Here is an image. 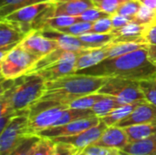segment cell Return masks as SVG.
<instances>
[{"instance_id": "cell-22", "label": "cell", "mask_w": 156, "mask_h": 155, "mask_svg": "<svg viewBox=\"0 0 156 155\" xmlns=\"http://www.w3.org/2000/svg\"><path fill=\"white\" fill-rule=\"evenodd\" d=\"M142 102L144 101H138V102H133V103H128V104H124L117 109H115L114 111H112V112H110L109 114L100 118L101 121H102L108 127L110 126H115L117 125L121 121H122L123 119H125L127 116H129L133 110Z\"/></svg>"}, {"instance_id": "cell-13", "label": "cell", "mask_w": 156, "mask_h": 155, "mask_svg": "<svg viewBox=\"0 0 156 155\" xmlns=\"http://www.w3.org/2000/svg\"><path fill=\"white\" fill-rule=\"evenodd\" d=\"M155 121L156 106L148 101H144L140 103L129 116L121 121L116 126L125 128L135 124L147 123Z\"/></svg>"}, {"instance_id": "cell-40", "label": "cell", "mask_w": 156, "mask_h": 155, "mask_svg": "<svg viewBox=\"0 0 156 155\" xmlns=\"http://www.w3.org/2000/svg\"><path fill=\"white\" fill-rule=\"evenodd\" d=\"M112 16V25H113V29L116 28H120L125 25H127L128 23L133 21L134 17L133 16H122L120 14H113L111 16Z\"/></svg>"}, {"instance_id": "cell-1", "label": "cell", "mask_w": 156, "mask_h": 155, "mask_svg": "<svg viewBox=\"0 0 156 155\" xmlns=\"http://www.w3.org/2000/svg\"><path fill=\"white\" fill-rule=\"evenodd\" d=\"M75 73L141 81L155 78L156 66L148 58L147 48H141L119 57L106 58L97 65Z\"/></svg>"}, {"instance_id": "cell-2", "label": "cell", "mask_w": 156, "mask_h": 155, "mask_svg": "<svg viewBox=\"0 0 156 155\" xmlns=\"http://www.w3.org/2000/svg\"><path fill=\"white\" fill-rule=\"evenodd\" d=\"M45 79L37 73L24 74L16 79L2 78L0 115L29 109L45 92Z\"/></svg>"}, {"instance_id": "cell-41", "label": "cell", "mask_w": 156, "mask_h": 155, "mask_svg": "<svg viewBox=\"0 0 156 155\" xmlns=\"http://www.w3.org/2000/svg\"><path fill=\"white\" fill-rule=\"evenodd\" d=\"M144 38L148 45H156V23L147 26L144 33Z\"/></svg>"}, {"instance_id": "cell-33", "label": "cell", "mask_w": 156, "mask_h": 155, "mask_svg": "<svg viewBox=\"0 0 156 155\" xmlns=\"http://www.w3.org/2000/svg\"><path fill=\"white\" fill-rule=\"evenodd\" d=\"M121 150L114 148H107L98 145H89L81 150H79L77 155H117Z\"/></svg>"}, {"instance_id": "cell-12", "label": "cell", "mask_w": 156, "mask_h": 155, "mask_svg": "<svg viewBox=\"0 0 156 155\" xmlns=\"http://www.w3.org/2000/svg\"><path fill=\"white\" fill-rule=\"evenodd\" d=\"M21 46L38 58L59 48L56 41L44 37L39 30L31 31L21 42Z\"/></svg>"}, {"instance_id": "cell-25", "label": "cell", "mask_w": 156, "mask_h": 155, "mask_svg": "<svg viewBox=\"0 0 156 155\" xmlns=\"http://www.w3.org/2000/svg\"><path fill=\"white\" fill-rule=\"evenodd\" d=\"M81 41H83L90 48H96L103 47L113 41L115 35L113 33L100 34V33H86L79 36Z\"/></svg>"}, {"instance_id": "cell-30", "label": "cell", "mask_w": 156, "mask_h": 155, "mask_svg": "<svg viewBox=\"0 0 156 155\" xmlns=\"http://www.w3.org/2000/svg\"><path fill=\"white\" fill-rule=\"evenodd\" d=\"M40 140L38 135H30L26 137L8 155H29L36 143Z\"/></svg>"}, {"instance_id": "cell-23", "label": "cell", "mask_w": 156, "mask_h": 155, "mask_svg": "<svg viewBox=\"0 0 156 155\" xmlns=\"http://www.w3.org/2000/svg\"><path fill=\"white\" fill-rule=\"evenodd\" d=\"M148 43L146 41H133V42H122L113 43L112 42L109 48V58L119 57L141 48H147Z\"/></svg>"}, {"instance_id": "cell-8", "label": "cell", "mask_w": 156, "mask_h": 155, "mask_svg": "<svg viewBox=\"0 0 156 155\" xmlns=\"http://www.w3.org/2000/svg\"><path fill=\"white\" fill-rule=\"evenodd\" d=\"M50 5L51 2L29 5L14 11L10 15L1 19H5L18 25L27 34H29L31 31H33V25L35 22L41 16V14L49 7Z\"/></svg>"}, {"instance_id": "cell-32", "label": "cell", "mask_w": 156, "mask_h": 155, "mask_svg": "<svg viewBox=\"0 0 156 155\" xmlns=\"http://www.w3.org/2000/svg\"><path fill=\"white\" fill-rule=\"evenodd\" d=\"M139 84L146 100L156 106V77L141 80Z\"/></svg>"}, {"instance_id": "cell-24", "label": "cell", "mask_w": 156, "mask_h": 155, "mask_svg": "<svg viewBox=\"0 0 156 155\" xmlns=\"http://www.w3.org/2000/svg\"><path fill=\"white\" fill-rule=\"evenodd\" d=\"M122 105H124V103L122 100H120L118 98L113 97V96L105 95V97L103 99L99 100L91 108V111H93L95 116L101 118Z\"/></svg>"}, {"instance_id": "cell-34", "label": "cell", "mask_w": 156, "mask_h": 155, "mask_svg": "<svg viewBox=\"0 0 156 155\" xmlns=\"http://www.w3.org/2000/svg\"><path fill=\"white\" fill-rule=\"evenodd\" d=\"M92 26H93V23H91V22H77L71 26L60 28L58 31H60V32H63V33L69 34V35L80 36L82 34L90 33Z\"/></svg>"}, {"instance_id": "cell-17", "label": "cell", "mask_w": 156, "mask_h": 155, "mask_svg": "<svg viewBox=\"0 0 156 155\" xmlns=\"http://www.w3.org/2000/svg\"><path fill=\"white\" fill-rule=\"evenodd\" d=\"M148 26L141 25L134 21L128 23L127 25L113 29L112 33L115 35L113 43L122 42H133V41H146L144 38V33ZM147 42V41H146Z\"/></svg>"}, {"instance_id": "cell-16", "label": "cell", "mask_w": 156, "mask_h": 155, "mask_svg": "<svg viewBox=\"0 0 156 155\" xmlns=\"http://www.w3.org/2000/svg\"><path fill=\"white\" fill-rule=\"evenodd\" d=\"M127 144H129V139L125 130L116 125L107 127L99 140L94 143V145L119 150L123 149Z\"/></svg>"}, {"instance_id": "cell-26", "label": "cell", "mask_w": 156, "mask_h": 155, "mask_svg": "<svg viewBox=\"0 0 156 155\" xmlns=\"http://www.w3.org/2000/svg\"><path fill=\"white\" fill-rule=\"evenodd\" d=\"M79 21L78 16H51L48 19H46L42 25L41 29L44 28H49V29H54V30H58L60 28L71 26Z\"/></svg>"}, {"instance_id": "cell-31", "label": "cell", "mask_w": 156, "mask_h": 155, "mask_svg": "<svg viewBox=\"0 0 156 155\" xmlns=\"http://www.w3.org/2000/svg\"><path fill=\"white\" fill-rule=\"evenodd\" d=\"M56 148V143L52 139L41 138L36 143L29 155H51Z\"/></svg>"}, {"instance_id": "cell-7", "label": "cell", "mask_w": 156, "mask_h": 155, "mask_svg": "<svg viewBox=\"0 0 156 155\" xmlns=\"http://www.w3.org/2000/svg\"><path fill=\"white\" fill-rule=\"evenodd\" d=\"M28 113L29 111L16 116L1 131L0 155H8L26 137L30 136L27 133Z\"/></svg>"}, {"instance_id": "cell-4", "label": "cell", "mask_w": 156, "mask_h": 155, "mask_svg": "<svg viewBox=\"0 0 156 155\" xmlns=\"http://www.w3.org/2000/svg\"><path fill=\"white\" fill-rule=\"evenodd\" d=\"M68 108L67 105L52 100H37L29 108L28 135H37L38 132L54 126Z\"/></svg>"}, {"instance_id": "cell-14", "label": "cell", "mask_w": 156, "mask_h": 155, "mask_svg": "<svg viewBox=\"0 0 156 155\" xmlns=\"http://www.w3.org/2000/svg\"><path fill=\"white\" fill-rule=\"evenodd\" d=\"M39 32L47 38L56 41L58 44V47L64 49L72 51H81L85 49H90V48L83 41L80 40L79 36L69 35L49 28L40 29Z\"/></svg>"}, {"instance_id": "cell-36", "label": "cell", "mask_w": 156, "mask_h": 155, "mask_svg": "<svg viewBox=\"0 0 156 155\" xmlns=\"http://www.w3.org/2000/svg\"><path fill=\"white\" fill-rule=\"evenodd\" d=\"M126 1L128 0H93L95 7L111 15L117 13L122 4Z\"/></svg>"}, {"instance_id": "cell-3", "label": "cell", "mask_w": 156, "mask_h": 155, "mask_svg": "<svg viewBox=\"0 0 156 155\" xmlns=\"http://www.w3.org/2000/svg\"><path fill=\"white\" fill-rule=\"evenodd\" d=\"M109 77L74 73L63 78L46 81L45 92L38 100H52L67 105L85 95L97 93Z\"/></svg>"}, {"instance_id": "cell-21", "label": "cell", "mask_w": 156, "mask_h": 155, "mask_svg": "<svg viewBox=\"0 0 156 155\" xmlns=\"http://www.w3.org/2000/svg\"><path fill=\"white\" fill-rule=\"evenodd\" d=\"M128 135L129 143H133L149 136H152L156 133V121L147 123L135 124L129 127L123 128Z\"/></svg>"}, {"instance_id": "cell-9", "label": "cell", "mask_w": 156, "mask_h": 155, "mask_svg": "<svg viewBox=\"0 0 156 155\" xmlns=\"http://www.w3.org/2000/svg\"><path fill=\"white\" fill-rule=\"evenodd\" d=\"M101 122V119L97 116L81 119L78 121H74L63 125L53 126L48 128L40 132L37 135L41 138L48 139H55L58 137H65V136H72L76 135L85 130H88Z\"/></svg>"}, {"instance_id": "cell-11", "label": "cell", "mask_w": 156, "mask_h": 155, "mask_svg": "<svg viewBox=\"0 0 156 155\" xmlns=\"http://www.w3.org/2000/svg\"><path fill=\"white\" fill-rule=\"evenodd\" d=\"M107 125L101 121V122L88 130H85L76 135L72 136H65V137H58L53 139L55 143H66L72 144L77 149L81 150L89 145L94 144L99 138L101 136L103 132L107 129Z\"/></svg>"}, {"instance_id": "cell-29", "label": "cell", "mask_w": 156, "mask_h": 155, "mask_svg": "<svg viewBox=\"0 0 156 155\" xmlns=\"http://www.w3.org/2000/svg\"><path fill=\"white\" fill-rule=\"evenodd\" d=\"M29 0H0V19L14 11L28 5Z\"/></svg>"}, {"instance_id": "cell-38", "label": "cell", "mask_w": 156, "mask_h": 155, "mask_svg": "<svg viewBox=\"0 0 156 155\" xmlns=\"http://www.w3.org/2000/svg\"><path fill=\"white\" fill-rule=\"evenodd\" d=\"M112 30H113V25L112 21V16H108L94 22L90 33L107 34V33H112Z\"/></svg>"}, {"instance_id": "cell-43", "label": "cell", "mask_w": 156, "mask_h": 155, "mask_svg": "<svg viewBox=\"0 0 156 155\" xmlns=\"http://www.w3.org/2000/svg\"><path fill=\"white\" fill-rule=\"evenodd\" d=\"M142 4L149 6L152 9L156 10V0H139Z\"/></svg>"}, {"instance_id": "cell-35", "label": "cell", "mask_w": 156, "mask_h": 155, "mask_svg": "<svg viewBox=\"0 0 156 155\" xmlns=\"http://www.w3.org/2000/svg\"><path fill=\"white\" fill-rule=\"evenodd\" d=\"M112 15L109 13H106L97 7H91L84 11L80 16H79V21L80 22H91L94 23L101 18L111 16Z\"/></svg>"}, {"instance_id": "cell-6", "label": "cell", "mask_w": 156, "mask_h": 155, "mask_svg": "<svg viewBox=\"0 0 156 155\" xmlns=\"http://www.w3.org/2000/svg\"><path fill=\"white\" fill-rule=\"evenodd\" d=\"M98 93L116 97L124 104L147 101L140 88L139 81L127 79L109 78Z\"/></svg>"}, {"instance_id": "cell-39", "label": "cell", "mask_w": 156, "mask_h": 155, "mask_svg": "<svg viewBox=\"0 0 156 155\" xmlns=\"http://www.w3.org/2000/svg\"><path fill=\"white\" fill-rule=\"evenodd\" d=\"M79 149L69 143H56V148L51 155H77Z\"/></svg>"}, {"instance_id": "cell-20", "label": "cell", "mask_w": 156, "mask_h": 155, "mask_svg": "<svg viewBox=\"0 0 156 155\" xmlns=\"http://www.w3.org/2000/svg\"><path fill=\"white\" fill-rule=\"evenodd\" d=\"M121 151L130 155H156V133L147 138L130 143Z\"/></svg>"}, {"instance_id": "cell-27", "label": "cell", "mask_w": 156, "mask_h": 155, "mask_svg": "<svg viewBox=\"0 0 156 155\" xmlns=\"http://www.w3.org/2000/svg\"><path fill=\"white\" fill-rule=\"evenodd\" d=\"M105 95L101 93H92L85 96H81L74 100H72L69 104V108L72 109H81V110H88L91 109L99 100L103 99Z\"/></svg>"}, {"instance_id": "cell-10", "label": "cell", "mask_w": 156, "mask_h": 155, "mask_svg": "<svg viewBox=\"0 0 156 155\" xmlns=\"http://www.w3.org/2000/svg\"><path fill=\"white\" fill-rule=\"evenodd\" d=\"M27 35L18 25L0 19V58L18 46Z\"/></svg>"}, {"instance_id": "cell-45", "label": "cell", "mask_w": 156, "mask_h": 155, "mask_svg": "<svg viewBox=\"0 0 156 155\" xmlns=\"http://www.w3.org/2000/svg\"><path fill=\"white\" fill-rule=\"evenodd\" d=\"M117 155H130V154H127V153H123L122 151H121V153H119V154Z\"/></svg>"}, {"instance_id": "cell-44", "label": "cell", "mask_w": 156, "mask_h": 155, "mask_svg": "<svg viewBox=\"0 0 156 155\" xmlns=\"http://www.w3.org/2000/svg\"><path fill=\"white\" fill-rule=\"evenodd\" d=\"M53 0H29L28 5H33V4H37V3H44V2H51Z\"/></svg>"}, {"instance_id": "cell-18", "label": "cell", "mask_w": 156, "mask_h": 155, "mask_svg": "<svg viewBox=\"0 0 156 155\" xmlns=\"http://www.w3.org/2000/svg\"><path fill=\"white\" fill-rule=\"evenodd\" d=\"M112 42L101 48H90L86 50L83 54H81L79 57V58L76 61V71L92 67L108 58L109 48Z\"/></svg>"}, {"instance_id": "cell-5", "label": "cell", "mask_w": 156, "mask_h": 155, "mask_svg": "<svg viewBox=\"0 0 156 155\" xmlns=\"http://www.w3.org/2000/svg\"><path fill=\"white\" fill-rule=\"evenodd\" d=\"M37 59L39 58L23 48L20 43L0 58L1 78L10 79L22 76L27 73Z\"/></svg>"}, {"instance_id": "cell-15", "label": "cell", "mask_w": 156, "mask_h": 155, "mask_svg": "<svg viewBox=\"0 0 156 155\" xmlns=\"http://www.w3.org/2000/svg\"><path fill=\"white\" fill-rule=\"evenodd\" d=\"M53 16H79L89 8L95 7L93 0H53Z\"/></svg>"}, {"instance_id": "cell-46", "label": "cell", "mask_w": 156, "mask_h": 155, "mask_svg": "<svg viewBox=\"0 0 156 155\" xmlns=\"http://www.w3.org/2000/svg\"><path fill=\"white\" fill-rule=\"evenodd\" d=\"M155 23H156V20H155Z\"/></svg>"}, {"instance_id": "cell-37", "label": "cell", "mask_w": 156, "mask_h": 155, "mask_svg": "<svg viewBox=\"0 0 156 155\" xmlns=\"http://www.w3.org/2000/svg\"><path fill=\"white\" fill-rule=\"evenodd\" d=\"M141 5L142 3L139 0H128L123 4H122V5L119 7L117 11V14L134 17L138 10L140 9Z\"/></svg>"}, {"instance_id": "cell-19", "label": "cell", "mask_w": 156, "mask_h": 155, "mask_svg": "<svg viewBox=\"0 0 156 155\" xmlns=\"http://www.w3.org/2000/svg\"><path fill=\"white\" fill-rule=\"evenodd\" d=\"M76 72V61L74 60H61L57 62L38 72L45 81H52Z\"/></svg>"}, {"instance_id": "cell-28", "label": "cell", "mask_w": 156, "mask_h": 155, "mask_svg": "<svg viewBox=\"0 0 156 155\" xmlns=\"http://www.w3.org/2000/svg\"><path fill=\"white\" fill-rule=\"evenodd\" d=\"M156 10L150 8L149 6L142 4L140 9L134 16L133 21L144 26H150L155 23Z\"/></svg>"}, {"instance_id": "cell-42", "label": "cell", "mask_w": 156, "mask_h": 155, "mask_svg": "<svg viewBox=\"0 0 156 155\" xmlns=\"http://www.w3.org/2000/svg\"><path fill=\"white\" fill-rule=\"evenodd\" d=\"M147 52H148V58L154 65L156 66V45H148Z\"/></svg>"}]
</instances>
